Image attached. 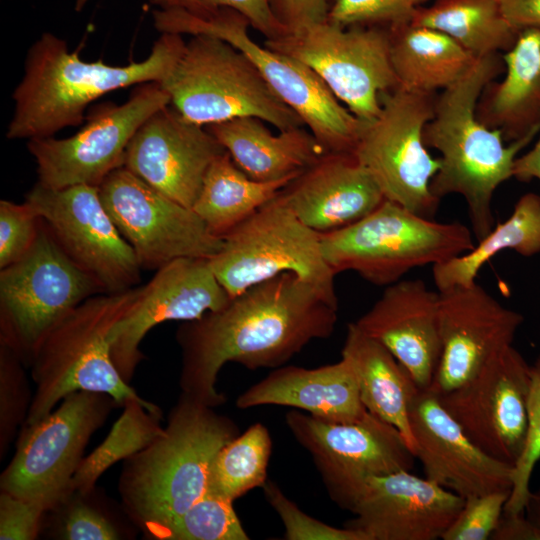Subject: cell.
<instances>
[{"instance_id": "obj_32", "label": "cell", "mask_w": 540, "mask_h": 540, "mask_svg": "<svg viewBox=\"0 0 540 540\" xmlns=\"http://www.w3.org/2000/svg\"><path fill=\"white\" fill-rule=\"evenodd\" d=\"M469 251L432 266L438 291L469 286L491 258L510 249L524 257L540 253V196L529 192L516 202L512 214L478 240Z\"/></svg>"}, {"instance_id": "obj_48", "label": "cell", "mask_w": 540, "mask_h": 540, "mask_svg": "<svg viewBox=\"0 0 540 540\" xmlns=\"http://www.w3.org/2000/svg\"><path fill=\"white\" fill-rule=\"evenodd\" d=\"M506 19L518 30L540 26V0H499Z\"/></svg>"}, {"instance_id": "obj_47", "label": "cell", "mask_w": 540, "mask_h": 540, "mask_svg": "<svg viewBox=\"0 0 540 540\" xmlns=\"http://www.w3.org/2000/svg\"><path fill=\"white\" fill-rule=\"evenodd\" d=\"M490 539L540 540V528L527 517L525 511L519 513L503 511Z\"/></svg>"}, {"instance_id": "obj_4", "label": "cell", "mask_w": 540, "mask_h": 540, "mask_svg": "<svg viewBox=\"0 0 540 540\" xmlns=\"http://www.w3.org/2000/svg\"><path fill=\"white\" fill-rule=\"evenodd\" d=\"M238 434L232 419L180 394L163 434L124 460L119 478L124 511L147 538L206 492L213 459Z\"/></svg>"}, {"instance_id": "obj_25", "label": "cell", "mask_w": 540, "mask_h": 540, "mask_svg": "<svg viewBox=\"0 0 540 540\" xmlns=\"http://www.w3.org/2000/svg\"><path fill=\"white\" fill-rule=\"evenodd\" d=\"M308 227L327 233L374 211L385 197L352 153H327L280 191Z\"/></svg>"}, {"instance_id": "obj_31", "label": "cell", "mask_w": 540, "mask_h": 540, "mask_svg": "<svg viewBox=\"0 0 540 540\" xmlns=\"http://www.w3.org/2000/svg\"><path fill=\"white\" fill-rule=\"evenodd\" d=\"M296 177L254 180L225 151L210 164L192 209L213 235L223 238Z\"/></svg>"}, {"instance_id": "obj_51", "label": "cell", "mask_w": 540, "mask_h": 540, "mask_svg": "<svg viewBox=\"0 0 540 540\" xmlns=\"http://www.w3.org/2000/svg\"><path fill=\"white\" fill-rule=\"evenodd\" d=\"M88 2L89 0H75V11L80 12Z\"/></svg>"}, {"instance_id": "obj_2", "label": "cell", "mask_w": 540, "mask_h": 540, "mask_svg": "<svg viewBox=\"0 0 540 540\" xmlns=\"http://www.w3.org/2000/svg\"><path fill=\"white\" fill-rule=\"evenodd\" d=\"M503 67L500 54L477 58L459 80L436 96L433 117L423 130L425 145L439 151L441 161L430 190L440 200L451 194L465 199L471 230L478 240L495 226V191L513 177L519 152L540 132L535 129L506 144L500 130L478 119L480 96Z\"/></svg>"}, {"instance_id": "obj_30", "label": "cell", "mask_w": 540, "mask_h": 540, "mask_svg": "<svg viewBox=\"0 0 540 540\" xmlns=\"http://www.w3.org/2000/svg\"><path fill=\"white\" fill-rule=\"evenodd\" d=\"M398 86L436 94L459 80L477 59L446 34L411 22L389 29Z\"/></svg>"}, {"instance_id": "obj_15", "label": "cell", "mask_w": 540, "mask_h": 540, "mask_svg": "<svg viewBox=\"0 0 540 540\" xmlns=\"http://www.w3.org/2000/svg\"><path fill=\"white\" fill-rule=\"evenodd\" d=\"M118 231L141 269L157 270L178 258L211 259L223 238L213 235L192 208L164 195L124 166L98 186Z\"/></svg>"}, {"instance_id": "obj_46", "label": "cell", "mask_w": 540, "mask_h": 540, "mask_svg": "<svg viewBox=\"0 0 540 540\" xmlns=\"http://www.w3.org/2000/svg\"><path fill=\"white\" fill-rule=\"evenodd\" d=\"M274 15L288 32L327 20L329 0H270Z\"/></svg>"}, {"instance_id": "obj_24", "label": "cell", "mask_w": 540, "mask_h": 540, "mask_svg": "<svg viewBox=\"0 0 540 540\" xmlns=\"http://www.w3.org/2000/svg\"><path fill=\"white\" fill-rule=\"evenodd\" d=\"M440 292L421 279H401L355 324L384 345L408 370L420 389L431 386L441 355Z\"/></svg>"}, {"instance_id": "obj_42", "label": "cell", "mask_w": 540, "mask_h": 540, "mask_svg": "<svg viewBox=\"0 0 540 540\" xmlns=\"http://www.w3.org/2000/svg\"><path fill=\"white\" fill-rule=\"evenodd\" d=\"M42 219L24 201H0V269L25 256L36 242Z\"/></svg>"}, {"instance_id": "obj_38", "label": "cell", "mask_w": 540, "mask_h": 540, "mask_svg": "<svg viewBox=\"0 0 540 540\" xmlns=\"http://www.w3.org/2000/svg\"><path fill=\"white\" fill-rule=\"evenodd\" d=\"M426 0H329L327 21L341 27L393 28L411 22Z\"/></svg>"}, {"instance_id": "obj_9", "label": "cell", "mask_w": 540, "mask_h": 540, "mask_svg": "<svg viewBox=\"0 0 540 540\" xmlns=\"http://www.w3.org/2000/svg\"><path fill=\"white\" fill-rule=\"evenodd\" d=\"M209 263L231 298L290 272L338 306L336 274L323 256L320 233L296 216L280 192L225 235Z\"/></svg>"}, {"instance_id": "obj_19", "label": "cell", "mask_w": 540, "mask_h": 540, "mask_svg": "<svg viewBox=\"0 0 540 540\" xmlns=\"http://www.w3.org/2000/svg\"><path fill=\"white\" fill-rule=\"evenodd\" d=\"M230 300L209 259L178 258L157 269L111 330V357L121 377L127 383L132 380L143 359L140 344L154 326L198 319Z\"/></svg>"}, {"instance_id": "obj_8", "label": "cell", "mask_w": 540, "mask_h": 540, "mask_svg": "<svg viewBox=\"0 0 540 540\" xmlns=\"http://www.w3.org/2000/svg\"><path fill=\"white\" fill-rule=\"evenodd\" d=\"M186 120L207 126L256 117L279 131L305 127L239 49L217 37L194 35L160 83Z\"/></svg>"}, {"instance_id": "obj_33", "label": "cell", "mask_w": 540, "mask_h": 540, "mask_svg": "<svg viewBox=\"0 0 540 540\" xmlns=\"http://www.w3.org/2000/svg\"><path fill=\"white\" fill-rule=\"evenodd\" d=\"M411 23L446 34L475 58L508 51L520 31L506 19L499 0H436L418 7Z\"/></svg>"}, {"instance_id": "obj_45", "label": "cell", "mask_w": 540, "mask_h": 540, "mask_svg": "<svg viewBox=\"0 0 540 540\" xmlns=\"http://www.w3.org/2000/svg\"><path fill=\"white\" fill-rule=\"evenodd\" d=\"M45 513L47 512L41 506L1 491L0 539H36L41 529L42 519Z\"/></svg>"}, {"instance_id": "obj_18", "label": "cell", "mask_w": 540, "mask_h": 540, "mask_svg": "<svg viewBox=\"0 0 540 540\" xmlns=\"http://www.w3.org/2000/svg\"><path fill=\"white\" fill-rule=\"evenodd\" d=\"M530 382V365L509 346L473 378L437 395L478 448L514 467L528 438Z\"/></svg>"}, {"instance_id": "obj_34", "label": "cell", "mask_w": 540, "mask_h": 540, "mask_svg": "<svg viewBox=\"0 0 540 540\" xmlns=\"http://www.w3.org/2000/svg\"><path fill=\"white\" fill-rule=\"evenodd\" d=\"M105 439L84 457L72 482L73 491L88 494L112 465L153 443L164 432L161 409L145 399H128Z\"/></svg>"}, {"instance_id": "obj_39", "label": "cell", "mask_w": 540, "mask_h": 540, "mask_svg": "<svg viewBox=\"0 0 540 540\" xmlns=\"http://www.w3.org/2000/svg\"><path fill=\"white\" fill-rule=\"evenodd\" d=\"M530 378L528 438L525 450L514 466L513 487L504 507L506 513L524 511L531 491V475L540 459V354L530 365Z\"/></svg>"}, {"instance_id": "obj_16", "label": "cell", "mask_w": 540, "mask_h": 540, "mask_svg": "<svg viewBox=\"0 0 540 540\" xmlns=\"http://www.w3.org/2000/svg\"><path fill=\"white\" fill-rule=\"evenodd\" d=\"M285 421L311 454L331 499L343 509L366 479L414 467L416 457L401 433L368 411L358 420L339 422L293 409Z\"/></svg>"}, {"instance_id": "obj_49", "label": "cell", "mask_w": 540, "mask_h": 540, "mask_svg": "<svg viewBox=\"0 0 540 540\" xmlns=\"http://www.w3.org/2000/svg\"><path fill=\"white\" fill-rule=\"evenodd\" d=\"M513 177L521 182H529L533 179L540 181V136L531 150L516 158Z\"/></svg>"}, {"instance_id": "obj_21", "label": "cell", "mask_w": 540, "mask_h": 540, "mask_svg": "<svg viewBox=\"0 0 540 540\" xmlns=\"http://www.w3.org/2000/svg\"><path fill=\"white\" fill-rule=\"evenodd\" d=\"M439 292L441 355L429 387L437 394L464 384L512 346L524 321L477 282Z\"/></svg>"}, {"instance_id": "obj_14", "label": "cell", "mask_w": 540, "mask_h": 540, "mask_svg": "<svg viewBox=\"0 0 540 540\" xmlns=\"http://www.w3.org/2000/svg\"><path fill=\"white\" fill-rule=\"evenodd\" d=\"M170 105L159 82L140 84L120 105L104 103L85 118V125L67 138L29 139L27 149L37 165L38 183L51 189L99 186L124 164L127 146L141 125Z\"/></svg>"}, {"instance_id": "obj_6", "label": "cell", "mask_w": 540, "mask_h": 540, "mask_svg": "<svg viewBox=\"0 0 540 540\" xmlns=\"http://www.w3.org/2000/svg\"><path fill=\"white\" fill-rule=\"evenodd\" d=\"M153 21L161 33L208 35L230 43L248 57L328 153L353 152L366 123L341 104L308 66L255 42L248 32V20L239 12L219 8L199 14L182 8H157Z\"/></svg>"}, {"instance_id": "obj_29", "label": "cell", "mask_w": 540, "mask_h": 540, "mask_svg": "<svg viewBox=\"0 0 540 540\" xmlns=\"http://www.w3.org/2000/svg\"><path fill=\"white\" fill-rule=\"evenodd\" d=\"M341 357L357 378L360 397L368 412L393 425L415 456L410 408L420 389L408 370L376 339L352 322L347 326Z\"/></svg>"}, {"instance_id": "obj_36", "label": "cell", "mask_w": 540, "mask_h": 540, "mask_svg": "<svg viewBox=\"0 0 540 540\" xmlns=\"http://www.w3.org/2000/svg\"><path fill=\"white\" fill-rule=\"evenodd\" d=\"M157 540H248L233 502L206 492L184 513L153 532Z\"/></svg>"}, {"instance_id": "obj_11", "label": "cell", "mask_w": 540, "mask_h": 540, "mask_svg": "<svg viewBox=\"0 0 540 540\" xmlns=\"http://www.w3.org/2000/svg\"><path fill=\"white\" fill-rule=\"evenodd\" d=\"M101 293L42 220L28 253L0 269V343L29 367L47 333L85 300Z\"/></svg>"}, {"instance_id": "obj_37", "label": "cell", "mask_w": 540, "mask_h": 540, "mask_svg": "<svg viewBox=\"0 0 540 540\" xmlns=\"http://www.w3.org/2000/svg\"><path fill=\"white\" fill-rule=\"evenodd\" d=\"M26 367L19 356L0 343V457L9 448L18 428L27 418L33 393H30Z\"/></svg>"}, {"instance_id": "obj_40", "label": "cell", "mask_w": 540, "mask_h": 540, "mask_svg": "<svg viewBox=\"0 0 540 540\" xmlns=\"http://www.w3.org/2000/svg\"><path fill=\"white\" fill-rule=\"evenodd\" d=\"M88 494L74 492L62 505L52 510L58 512L55 538L65 540L120 539L121 534L117 526L100 508L88 502Z\"/></svg>"}, {"instance_id": "obj_10", "label": "cell", "mask_w": 540, "mask_h": 540, "mask_svg": "<svg viewBox=\"0 0 540 540\" xmlns=\"http://www.w3.org/2000/svg\"><path fill=\"white\" fill-rule=\"evenodd\" d=\"M115 406L106 393L75 391L47 416L24 424L14 456L1 474V491L46 512L62 505L74 493L73 478L91 436Z\"/></svg>"}, {"instance_id": "obj_35", "label": "cell", "mask_w": 540, "mask_h": 540, "mask_svg": "<svg viewBox=\"0 0 540 540\" xmlns=\"http://www.w3.org/2000/svg\"><path fill=\"white\" fill-rule=\"evenodd\" d=\"M272 441L262 423L224 445L212 461L207 491L232 502L267 481Z\"/></svg>"}, {"instance_id": "obj_41", "label": "cell", "mask_w": 540, "mask_h": 540, "mask_svg": "<svg viewBox=\"0 0 540 540\" xmlns=\"http://www.w3.org/2000/svg\"><path fill=\"white\" fill-rule=\"evenodd\" d=\"M268 503L279 515L286 540H365L358 532L347 527L337 528L303 512L272 481L263 486Z\"/></svg>"}, {"instance_id": "obj_5", "label": "cell", "mask_w": 540, "mask_h": 540, "mask_svg": "<svg viewBox=\"0 0 540 540\" xmlns=\"http://www.w3.org/2000/svg\"><path fill=\"white\" fill-rule=\"evenodd\" d=\"M139 289L136 286L88 298L41 340L29 365L35 390L24 424L47 416L58 402L75 391L106 393L118 406L128 399H143L121 377L110 350L111 330Z\"/></svg>"}, {"instance_id": "obj_44", "label": "cell", "mask_w": 540, "mask_h": 540, "mask_svg": "<svg viewBox=\"0 0 540 540\" xmlns=\"http://www.w3.org/2000/svg\"><path fill=\"white\" fill-rule=\"evenodd\" d=\"M157 8H182L193 13H208L219 8H230L242 14L250 26L266 39H276L287 29L273 13L270 0H151Z\"/></svg>"}, {"instance_id": "obj_20", "label": "cell", "mask_w": 540, "mask_h": 540, "mask_svg": "<svg viewBox=\"0 0 540 540\" xmlns=\"http://www.w3.org/2000/svg\"><path fill=\"white\" fill-rule=\"evenodd\" d=\"M464 498L436 482L400 471L372 476L356 490L344 526L365 540L441 539Z\"/></svg>"}, {"instance_id": "obj_3", "label": "cell", "mask_w": 540, "mask_h": 540, "mask_svg": "<svg viewBox=\"0 0 540 540\" xmlns=\"http://www.w3.org/2000/svg\"><path fill=\"white\" fill-rule=\"evenodd\" d=\"M185 43L180 34L162 33L146 59L114 66L102 60L84 61L63 39L43 33L30 46L23 78L12 94L15 106L6 137H51L81 124L87 107L105 94L134 84L163 82Z\"/></svg>"}, {"instance_id": "obj_23", "label": "cell", "mask_w": 540, "mask_h": 540, "mask_svg": "<svg viewBox=\"0 0 540 540\" xmlns=\"http://www.w3.org/2000/svg\"><path fill=\"white\" fill-rule=\"evenodd\" d=\"M415 457L426 478L462 498L511 492L514 467L478 448L444 409L437 393L419 389L410 408Z\"/></svg>"}, {"instance_id": "obj_7", "label": "cell", "mask_w": 540, "mask_h": 540, "mask_svg": "<svg viewBox=\"0 0 540 540\" xmlns=\"http://www.w3.org/2000/svg\"><path fill=\"white\" fill-rule=\"evenodd\" d=\"M323 256L335 274L353 271L386 287L409 271L469 251L472 230L459 222H437L384 200L357 222L320 233Z\"/></svg>"}, {"instance_id": "obj_43", "label": "cell", "mask_w": 540, "mask_h": 540, "mask_svg": "<svg viewBox=\"0 0 540 540\" xmlns=\"http://www.w3.org/2000/svg\"><path fill=\"white\" fill-rule=\"evenodd\" d=\"M511 492H492L464 498L463 506L442 540L490 539Z\"/></svg>"}, {"instance_id": "obj_17", "label": "cell", "mask_w": 540, "mask_h": 540, "mask_svg": "<svg viewBox=\"0 0 540 540\" xmlns=\"http://www.w3.org/2000/svg\"><path fill=\"white\" fill-rule=\"evenodd\" d=\"M25 202L47 224L66 255L104 293L138 286L142 269L108 214L97 186L51 189L37 182Z\"/></svg>"}, {"instance_id": "obj_13", "label": "cell", "mask_w": 540, "mask_h": 540, "mask_svg": "<svg viewBox=\"0 0 540 540\" xmlns=\"http://www.w3.org/2000/svg\"><path fill=\"white\" fill-rule=\"evenodd\" d=\"M264 45L308 66L365 123L379 115L381 93L398 86L388 28L341 27L326 20L266 39Z\"/></svg>"}, {"instance_id": "obj_28", "label": "cell", "mask_w": 540, "mask_h": 540, "mask_svg": "<svg viewBox=\"0 0 540 540\" xmlns=\"http://www.w3.org/2000/svg\"><path fill=\"white\" fill-rule=\"evenodd\" d=\"M501 56L505 76L484 88L476 112L510 143L540 129V26L521 29Z\"/></svg>"}, {"instance_id": "obj_1", "label": "cell", "mask_w": 540, "mask_h": 540, "mask_svg": "<svg viewBox=\"0 0 540 540\" xmlns=\"http://www.w3.org/2000/svg\"><path fill=\"white\" fill-rule=\"evenodd\" d=\"M338 306L294 273H282L231 298L223 308L184 322L181 393L210 407L226 398L216 380L228 362L249 370L278 368L316 339L332 335Z\"/></svg>"}, {"instance_id": "obj_26", "label": "cell", "mask_w": 540, "mask_h": 540, "mask_svg": "<svg viewBox=\"0 0 540 540\" xmlns=\"http://www.w3.org/2000/svg\"><path fill=\"white\" fill-rule=\"evenodd\" d=\"M235 404L239 409L287 406L339 422L355 421L367 413L355 372L343 357L312 369L292 365L275 368L241 393Z\"/></svg>"}, {"instance_id": "obj_27", "label": "cell", "mask_w": 540, "mask_h": 540, "mask_svg": "<svg viewBox=\"0 0 540 540\" xmlns=\"http://www.w3.org/2000/svg\"><path fill=\"white\" fill-rule=\"evenodd\" d=\"M205 127L235 164L257 181L296 177L328 153L305 127L274 135L256 117H240Z\"/></svg>"}, {"instance_id": "obj_22", "label": "cell", "mask_w": 540, "mask_h": 540, "mask_svg": "<svg viewBox=\"0 0 540 540\" xmlns=\"http://www.w3.org/2000/svg\"><path fill=\"white\" fill-rule=\"evenodd\" d=\"M226 150L206 129L168 105L130 140L123 166L149 185L192 208L212 161Z\"/></svg>"}, {"instance_id": "obj_12", "label": "cell", "mask_w": 540, "mask_h": 540, "mask_svg": "<svg viewBox=\"0 0 540 540\" xmlns=\"http://www.w3.org/2000/svg\"><path fill=\"white\" fill-rule=\"evenodd\" d=\"M437 94L399 86L381 93V111L366 123L352 154L373 176L386 200L434 219L440 205L430 184L441 166L423 140Z\"/></svg>"}, {"instance_id": "obj_50", "label": "cell", "mask_w": 540, "mask_h": 540, "mask_svg": "<svg viewBox=\"0 0 540 540\" xmlns=\"http://www.w3.org/2000/svg\"><path fill=\"white\" fill-rule=\"evenodd\" d=\"M524 511L527 517L540 528V486L535 491H530Z\"/></svg>"}]
</instances>
